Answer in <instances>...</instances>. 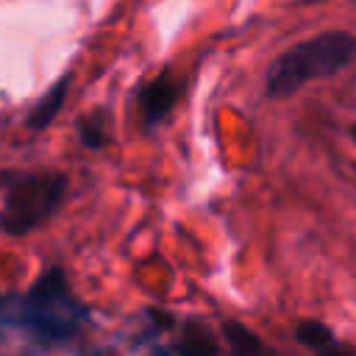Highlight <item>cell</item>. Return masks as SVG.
Returning <instances> with one entry per match:
<instances>
[{"label": "cell", "instance_id": "cell-4", "mask_svg": "<svg viewBox=\"0 0 356 356\" xmlns=\"http://www.w3.org/2000/svg\"><path fill=\"white\" fill-rule=\"evenodd\" d=\"M181 97V81L175 75H170L167 70L159 72L156 78H150L139 92H136V106L142 114L145 125H159L178 103Z\"/></svg>", "mask_w": 356, "mask_h": 356}, {"label": "cell", "instance_id": "cell-9", "mask_svg": "<svg viewBox=\"0 0 356 356\" xmlns=\"http://www.w3.org/2000/svg\"><path fill=\"white\" fill-rule=\"evenodd\" d=\"M78 139H81V145L97 150V147L106 145L108 131H106V125H103V120H100L97 114H95V117H83V120L78 122Z\"/></svg>", "mask_w": 356, "mask_h": 356}, {"label": "cell", "instance_id": "cell-1", "mask_svg": "<svg viewBox=\"0 0 356 356\" xmlns=\"http://www.w3.org/2000/svg\"><path fill=\"white\" fill-rule=\"evenodd\" d=\"M356 61V36L348 31H325L281 53L264 75V89L273 100L295 95L317 78H331Z\"/></svg>", "mask_w": 356, "mask_h": 356}, {"label": "cell", "instance_id": "cell-5", "mask_svg": "<svg viewBox=\"0 0 356 356\" xmlns=\"http://www.w3.org/2000/svg\"><path fill=\"white\" fill-rule=\"evenodd\" d=\"M295 339H298L306 350H312L314 356H356L353 348H348L345 342H339V339L331 334V328H325V325L317 323V320H303V323H298Z\"/></svg>", "mask_w": 356, "mask_h": 356}, {"label": "cell", "instance_id": "cell-2", "mask_svg": "<svg viewBox=\"0 0 356 356\" xmlns=\"http://www.w3.org/2000/svg\"><path fill=\"white\" fill-rule=\"evenodd\" d=\"M89 317L86 306L72 295L61 267L44 270L22 300V323L42 339L64 342L78 334Z\"/></svg>", "mask_w": 356, "mask_h": 356}, {"label": "cell", "instance_id": "cell-3", "mask_svg": "<svg viewBox=\"0 0 356 356\" xmlns=\"http://www.w3.org/2000/svg\"><path fill=\"white\" fill-rule=\"evenodd\" d=\"M67 195V175L56 170L22 172L6 189L0 228L11 236H25L56 214Z\"/></svg>", "mask_w": 356, "mask_h": 356}, {"label": "cell", "instance_id": "cell-10", "mask_svg": "<svg viewBox=\"0 0 356 356\" xmlns=\"http://www.w3.org/2000/svg\"><path fill=\"white\" fill-rule=\"evenodd\" d=\"M353 139H356V125H353Z\"/></svg>", "mask_w": 356, "mask_h": 356}, {"label": "cell", "instance_id": "cell-6", "mask_svg": "<svg viewBox=\"0 0 356 356\" xmlns=\"http://www.w3.org/2000/svg\"><path fill=\"white\" fill-rule=\"evenodd\" d=\"M170 356H222V353H220L217 337L209 331V325L203 320H189L181 325L175 353H170Z\"/></svg>", "mask_w": 356, "mask_h": 356}, {"label": "cell", "instance_id": "cell-8", "mask_svg": "<svg viewBox=\"0 0 356 356\" xmlns=\"http://www.w3.org/2000/svg\"><path fill=\"white\" fill-rule=\"evenodd\" d=\"M222 337L228 342V356H264L261 339L250 328H245V323L225 320L222 323Z\"/></svg>", "mask_w": 356, "mask_h": 356}, {"label": "cell", "instance_id": "cell-7", "mask_svg": "<svg viewBox=\"0 0 356 356\" xmlns=\"http://www.w3.org/2000/svg\"><path fill=\"white\" fill-rule=\"evenodd\" d=\"M67 92H70V75L58 78V81L42 95V100H39V103L33 106V111L28 114V128L44 131V128L56 120V114L61 111V106H64V100H67Z\"/></svg>", "mask_w": 356, "mask_h": 356}]
</instances>
